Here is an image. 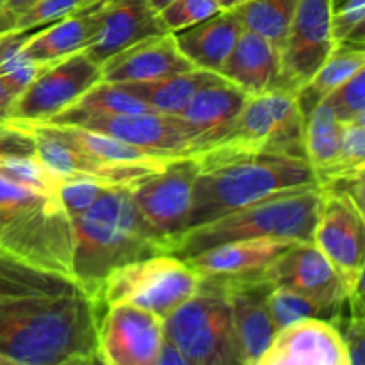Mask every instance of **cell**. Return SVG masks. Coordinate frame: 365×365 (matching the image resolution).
<instances>
[{
	"label": "cell",
	"instance_id": "6da1fadb",
	"mask_svg": "<svg viewBox=\"0 0 365 365\" xmlns=\"http://www.w3.org/2000/svg\"><path fill=\"white\" fill-rule=\"evenodd\" d=\"M98 303L78 289L0 302V355L20 365H61L98 348Z\"/></svg>",
	"mask_w": 365,
	"mask_h": 365
},
{
	"label": "cell",
	"instance_id": "7a4b0ae2",
	"mask_svg": "<svg viewBox=\"0 0 365 365\" xmlns=\"http://www.w3.org/2000/svg\"><path fill=\"white\" fill-rule=\"evenodd\" d=\"M71 280L98 303L103 280L113 271L163 255L130 196V187H109L84 214L71 217Z\"/></svg>",
	"mask_w": 365,
	"mask_h": 365
},
{
	"label": "cell",
	"instance_id": "3957f363",
	"mask_svg": "<svg viewBox=\"0 0 365 365\" xmlns=\"http://www.w3.org/2000/svg\"><path fill=\"white\" fill-rule=\"evenodd\" d=\"M189 230L287 191L317 187L309 163L284 155H241L196 160ZM187 230V232H189Z\"/></svg>",
	"mask_w": 365,
	"mask_h": 365
},
{
	"label": "cell",
	"instance_id": "277c9868",
	"mask_svg": "<svg viewBox=\"0 0 365 365\" xmlns=\"http://www.w3.org/2000/svg\"><path fill=\"white\" fill-rule=\"evenodd\" d=\"M0 252L71 280V221L57 196L0 177Z\"/></svg>",
	"mask_w": 365,
	"mask_h": 365
},
{
	"label": "cell",
	"instance_id": "5b68a950",
	"mask_svg": "<svg viewBox=\"0 0 365 365\" xmlns=\"http://www.w3.org/2000/svg\"><path fill=\"white\" fill-rule=\"evenodd\" d=\"M321 205L319 187L280 192L182 235L170 255L185 260L214 246L252 239L309 242Z\"/></svg>",
	"mask_w": 365,
	"mask_h": 365
},
{
	"label": "cell",
	"instance_id": "8992f818",
	"mask_svg": "<svg viewBox=\"0 0 365 365\" xmlns=\"http://www.w3.org/2000/svg\"><path fill=\"white\" fill-rule=\"evenodd\" d=\"M262 153L305 160L303 116L294 95L284 89L248 96L230 132L195 159L214 160Z\"/></svg>",
	"mask_w": 365,
	"mask_h": 365
},
{
	"label": "cell",
	"instance_id": "52a82bcc",
	"mask_svg": "<svg viewBox=\"0 0 365 365\" xmlns=\"http://www.w3.org/2000/svg\"><path fill=\"white\" fill-rule=\"evenodd\" d=\"M163 324L166 342L192 365H246L227 294L209 278Z\"/></svg>",
	"mask_w": 365,
	"mask_h": 365
},
{
	"label": "cell",
	"instance_id": "ba28073f",
	"mask_svg": "<svg viewBox=\"0 0 365 365\" xmlns=\"http://www.w3.org/2000/svg\"><path fill=\"white\" fill-rule=\"evenodd\" d=\"M200 282L185 260L163 253L113 271L103 280L98 302L138 307L164 321L198 292Z\"/></svg>",
	"mask_w": 365,
	"mask_h": 365
},
{
	"label": "cell",
	"instance_id": "9c48e42d",
	"mask_svg": "<svg viewBox=\"0 0 365 365\" xmlns=\"http://www.w3.org/2000/svg\"><path fill=\"white\" fill-rule=\"evenodd\" d=\"M196 175L198 163L195 157H177L130 187L139 216L166 253H171L189 230Z\"/></svg>",
	"mask_w": 365,
	"mask_h": 365
},
{
	"label": "cell",
	"instance_id": "30bf717a",
	"mask_svg": "<svg viewBox=\"0 0 365 365\" xmlns=\"http://www.w3.org/2000/svg\"><path fill=\"white\" fill-rule=\"evenodd\" d=\"M45 123L100 132L159 159L195 157L198 153L195 138L180 116L160 113L102 114L66 109Z\"/></svg>",
	"mask_w": 365,
	"mask_h": 365
},
{
	"label": "cell",
	"instance_id": "8fae6325",
	"mask_svg": "<svg viewBox=\"0 0 365 365\" xmlns=\"http://www.w3.org/2000/svg\"><path fill=\"white\" fill-rule=\"evenodd\" d=\"M102 81V66L82 52L46 64L38 77L14 98L9 120L45 123L73 106Z\"/></svg>",
	"mask_w": 365,
	"mask_h": 365
},
{
	"label": "cell",
	"instance_id": "7c38bea8",
	"mask_svg": "<svg viewBox=\"0 0 365 365\" xmlns=\"http://www.w3.org/2000/svg\"><path fill=\"white\" fill-rule=\"evenodd\" d=\"M331 0H298L284 45L278 50L277 89L294 95L334 52Z\"/></svg>",
	"mask_w": 365,
	"mask_h": 365
},
{
	"label": "cell",
	"instance_id": "4fadbf2b",
	"mask_svg": "<svg viewBox=\"0 0 365 365\" xmlns=\"http://www.w3.org/2000/svg\"><path fill=\"white\" fill-rule=\"evenodd\" d=\"M9 120V118H7ZM20 127L31 132L36 141V157L56 175L57 178H89L109 187H134L148 175L163 170L170 160L157 163H113L91 155L64 139L57 138L45 123L16 121Z\"/></svg>",
	"mask_w": 365,
	"mask_h": 365
},
{
	"label": "cell",
	"instance_id": "5bb4252c",
	"mask_svg": "<svg viewBox=\"0 0 365 365\" xmlns=\"http://www.w3.org/2000/svg\"><path fill=\"white\" fill-rule=\"evenodd\" d=\"M164 324L132 305L107 307L98 323V351L103 365H157L164 346Z\"/></svg>",
	"mask_w": 365,
	"mask_h": 365
},
{
	"label": "cell",
	"instance_id": "9a60e30c",
	"mask_svg": "<svg viewBox=\"0 0 365 365\" xmlns=\"http://www.w3.org/2000/svg\"><path fill=\"white\" fill-rule=\"evenodd\" d=\"M365 220L351 202L321 192L312 242L337 269L348 289L364 278Z\"/></svg>",
	"mask_w": 365,
	"mask_h": 365
},
{
	"label": "cell",
	"instance_id": "2e32d148",
	"mask_svg": "<svg viewBox=\"0 0 365 365\" xmlns=\"http://www.w3.org/2000/svg\"><path fill=\"white\" fill-rule=\"evenodd\" d=\"M274 287H285L307 296L334 314L346 302V284L321 250L309 242H294L266 269Z\"/></svg>",
	"mask_w": 365,
	"mask_h": 365
},
{
	"label": "cell",
	"instance_id": "e0dca14e",
	"mask_svg": "<svg viewBox=\"0 0 365 365\" xmlns=\"http://www.w3.org/2000/svg\"><path fill=\"white\" fill-rule=\"evenodd\" d=\"M216 282L230 303L232 321L246 365L260 359L277 335L269 310V292L274 287L264 273L239 278H209Z\"/></svg>",
	"mask_w": 365,
	"mask_h": 365
},
{
	"label": "cell",
	"instance_id": "ac0fdd59",
	"mask_svg": "<svg viewBox=\"0 0 365 365\" xmlns=\"http://www.w3.org/2000/svg\"><path fill=\"white\" fill-rule=\"evenodd\" d=\"M160 34L170 32L148 0H102L98 31L84 53L102 66L121 50Z\"/></svg>",
	"mask_w": 365,
	"mask_h": 365
},
{
	"label": "cell",
	"instance_id": "d6986e66",
	"mask_svg": "<svg viewBox=\"0 0 365 365\" xmlns=\"http://www.w3.org/2000/svg\"><path fill=\"white\" fill-rule=\"evenodd\" d=\"M253 365H349L337 328L327 321L307 319L277 331Z\"/></svg>",
	"mask_w": 365,
	"mask_h": 365
},
{
	"label": "cell",
	"instance_id": "ffe728a7",
	"mask_svg": "<svg viewBox=\"0 0 365 365\" xmlns=\"http://www.w3.org/2000/svg\"><path fill=\"white\" fill-rule=\"evenodd\" d=\"M196 70L178 50L173 34L146 38L121 50L102 64V81L113 84L153 82Z\"/></svg>",
	"mask_w": 365,
	"mask_h": 365
},
{
	"label": "cell",
	"instance_id": "44dd1931",
	"mask_svg": "<svg viewBox=\"0 0 365 365\" xmlns=\"http://www.w3.org/2000/svg\"><path fill=\"white\" fill-rule=\"evenodd\" d=\"M246 98L248 95L245 91L221 75H216L196 93L178 116L195 138L198 153L216 145L230 132Z\"/></svg>",
	"mask_w": 365,
	"mask_h": 365
},
{
	"label": "cell",
	"instance_id": "7402d4cb",
	"mask_svg": "<svg viewBox=\"0 0 365 365\" xmlns=\"http://www.w3.org/2000/svg\"><path fill=\"white\" fill-rule=\"evenodd\" d=\"M100 6L102 0L82 6L61 20L38 29L18 50L38 64H52L71 53L82 52L91 45L98 31Z\"/></svg>",
	"mask_w": 365,
	"mask_h": 365
},
{
	"label": "cell",
	"instance_id": "603a6c76",
	"mask_svg": "<svg viewBox=\"0 0 365 365\" xmlns=\"http://www.w3.org/2000/svg\"><path fill=\"white\" fill-rule=\"evenodd\" d=\"M294 242L277 239H252L214 246L185 262L200 278H239L264 273Z\"/></svg>",
	"mask_w": 365,
	"mask_h": 365
},
{
	"label": "cell",
	"instance_id": "cb8c5ba5",
	"mask_svg": "<svg viewBox=\"0 0 365 365\" xmlns=\"http://www.w3.org/2000/svg\"><path fill=\"white\" fill-rule=\"evenodd\" d=\"M241 32L242 25L239 18L234 11L227 9L192 27L173 32V38L182 56L196 70L220 73Z\"/></svg>",
	"mask_w": 365,
	"mask_h": 365
},
{
	"label": "cell",
	"instance_id": "d4e9b609",
	"mask_svg": "<svg viewBox=\"0 0 365 365\" xmlns=\"http://www.w3.org/2000/svg\"><path fill=\"white\" fill-rule=\"evenodd\" d=\"M217 75L237 86L248 96L277 89L278 50L259 34L242 29Z\"/></svg>",
	"mask_w": 365,
	"mask_h": 365
},
{
	"label": "cell",
	"instance_id": "484cf974",
	"mask_svg": "<svg viewBox=\"0 0 365 365\" xmlns=\"http://www.w3.org/2000/svg\"><path fill=\"white\" fill-rule=\"evenodd\" d=\"M362 68H365L364 46H335L330 57L323 63V66L310 77L309 82H305L294 93L296 103H298V109L302 113L303 121L312 113L314 107L324 102L327 96L334 89H337L342 82L348 81L349 77H353Z\"/></svg>",
	"mask_w": 365,
	"mask_h": 365
},
{
	"label": "cell",
	"instance_id": "4316f807",
	"mask_svg": "<svg viewBox=\"0 0 365 365\" xmlns=\"http://www.w3.org/2000/svg\"><path fill=\"white\" fill-rule=\"evenodd\" d=\"M217 73L205 70H189L153 82L139 84H118L138 96L152 110L168 116H178L189 106L196 93L209 84Z\"/></svg>",
	"mask_w": 365,
	"mask_h": 365
},
{
	"label": "cell",
	"instance_id": "83f0119b",
	"mask_svg": "<svg viewBox=\"0 0 365 365\" xmlns=\"http://www.w3.org/2000/svg\"><path fill=\"white\" fill-rule=\"evenodd\" d=\"M342 123L335 118L327 102L314 107L312 113L303 121V139H305V160L316 175L319 184L328 177L337 164L341 152Z\"/></svg>",
	"mask_w": 365,
	"mask_h": 365
},
{
	"label": "cell",
	"instance_id": "f1b7e54d",
	"mask_svg": "<svg viewBox=\"0 0 365 365\" xmlns=\"http://www.w3.org/2000/svg\"><path fill=\"white\" fill-rule=\"evenodd\" d=\"M296 6L298 0H245L232 11L242 29L255 32L280 50L294 18Z\"/></svg>",
	"mask_w": 365,
	"mask_h": 365
},
{
	"label": "cell",
	"instance_id": "f546056e",
	"mask_svg": "<svg viewBox=\"0 0 365 365\" xmlns=\"http://www.w3.org/2000/svg\"><path fill=\"white\" fill-rule=\"evenodd\" d=\"M78 289L68 278L34 269L0 252V302L32 294H57Z\"/></svg>",
	"mask_w": 365,
	"mask_h": 365
},
{
	"label": "cell",
	"instance_id": "4dcf8cb0",
	"mask_svg": "<svg viewBox=\"0 0 365 365\" xmlns=\"http://www.w3.org/2000/svg\"><path fill=\"white\" fill-rule=\"evenodd\" d=\"M57 138L64 139L70 145L77 146V148L84 150V152L91 153V155L100 157V159L113 160V163H157V160H166L153 157L150 153L143 152V150L134 148V146L121 143L118 139L110 138V135L100 134V132L86 130V128L70 127V125H53L45 123Z\"/></svg>",
	"mask_w": 365,
	"mask_h": 365
},
{
	"label": "cell",
	"instance_id": "1f68e13d",
	"mask_svg": "<svg viewBox=\"0 0 365 365\" xmlns=\"http://www.w3.org/2000/svg\"><path fill=\"white\" fill-rule=\"evenodd\" d=\"M269 310L271 317H273L274 328L282 330L285 327L298 323V321L307 319H317L327 321V323L334 324L337 321V314L330 312L324 307L317 305L307 296L298 294V292L291 291L285 287H273L269 292Z\"/></svg>",
	"mask_w": 365,
	"mask_h": 365
},
{
	"label": "cell",
	"instance_id": "d6a6232c",
	"mask_svg": "<svg viewBox=\"0 0 365 365\" xmlns=\"http://www.w3.org/2000/svg\"><path fill=\"white\" fill-rule=\"evenodd\" d=\"M68 109L82 110V113L102 114H134V113H155L145 102L132 95L130 91L113 82L100 81L86 91L77 102Z\"/></svg>",
	"mask_w": 365,
	"mask_h": 365
},
{
	"label": "cell",
	"instance_id": "836d02e7",
	"mask_svg": "<svg viewBox=\"0 0 365 365\" xmlns=\"http://www.w3.org/2000/svg\"><path fill=\"white\" fill-rule=\"evenodd\" d=\"M0 177L21 187L56 196L59 178L41 163L32 157H0Z\"/></svg>",
	"mask_w": 365,
	"mask_h": 365
},
{
	"label": "cell",
	"instance_id": "e575fe53",
	"mask_svg": "<svg viewBox=\"0 0 365 365\" xmlns=\"http://www.w3.org/2000/svg\"><path fill=\"white\" fill-rule=\"evenodd\" d=\"M330 25L335 45L364 46L365 0H331Z\"/></svg>",
	"mask_w": 365,
	"mask_h": 365
},
{
	"label": "cell",
	"instance_id": "d590c367",
	"mask_svg": "<svg viewBox=\"0 0 365 365\" xmlns=\"http://www.w3.org/2000/svg\"><path fill=\"white\" fill-rule=\"evenodd\" d=\"M324 102L342 125L365 121V68L334 89Z\"/></svg>",
	"mask_w": 365,
	"mask_h": 365
},
{
	"label": "cell",
	"instance_id": "8d00e7d4",
	"mask_svg": "<svg viewBox=\"0 0 365 365\" xmlns=\"http://www.w3.org/2000/svg\"><path fill=\"white\" fill-rule=\"evenodd\" d=\"M221 11L225 9L217 0H173L159 11V18L166 32L173 34L200 21L209 20Z\"/></svg>",
	"mask_w": 365,
	"mask_h": 365
},
{
	"label": "cell",
	"instance_id": "74e56055",
	"mask_svg": "<svg viewBox=\"0 0 365 365\" xmlns=\"http://www.w3.org/2000/svg\"><path fill=\"white\" fill-rule=\"evenodd\" d=\"M365 168V121L359 123L342 125L341 152H339L337 164L328 173L327 178L319 182L330 180L335 177H346V175L362 173ZM317 184V185H319Z\"/></svg>",
	"mask_w": 365,
	"mask_h": 365
},
{
	"label": "cell",
	"instance_id": "f35d334b",
	"mask_svg": "<svg viewBox=\"0 0 365 365\" xmlns=\"http://www.w3.org/2000/svg\"><path fill=\"white\" fill-rule=\"evenodd\" d=\"M109 189V185L98 184L89 178H59L56 196L66 216L77 217L84 214L96 200Z\"/></svg>",
	"mask_w": 365,
	"mask_h": 365
},
{
	"label": "cell",
	"instance_id": "ab89813d",
	"mask_svg": "<svg viewBox=\"0 0 365 365\" xmlns=\"http://www.w3.org/2000/svg\"><path fill=\"white\" fill-rule=\"evenodd\" d=\"M82 6H84L82 0H36L29 9H25L20 16H16L13 31H36V29L45 27L52 21L61 20Z\"/></svg>",
	"mask_w": 365,
	"mask_h": 365
},
{
	"label": "cell",
	"instance_id": "60d3db41",
	"mask_svg": "<svg viewBox=\"0 0 365 365\" xmlns=\"http://www.w3.org/2000/svg\"><path fill=\"white\" fill-rule=\"evenodd\" d=\"M46 64H38L25 57L18 48L7 53L0 59V78L4 84L14 93V96L20 95Z\"/></svg>",
	"mask_w": 365,
	"mask_h": 365
},
{
	"label": "cell",
	"instance_id": "b9f144b4",
	"mask_svg": "<svg viewBox=\"0 0 365 365\" xmlns=\"http://www.w3.org/2000/svg\"><path fill=\"white\" fill-rule=\"evenodd\" d=\"M344 342L349 365H365V319L360 314H351L342 305L334 323Z\"/></svg>",
	"mask_w": 365,
	"mask_h": 365
},
{
	"label": "cell",
	"instance_id": "7bdbcfd3",
	"mask_svg": "<svg viewBox=\"0 0 365 365\" xmlns=\"http://www.w3.org/2000/svg\"><path fill=\"white\" fill-rule=\"evenodd\" d=\"M36 155L34 135L13 120H0V157Z\"/></svg>",
	"mask_w": 365,
	"mask_h": 365
},
{
	"label": "cell",
	"instance_id": "ee69618b",
	"mask_svg": "<svg viewBox=\"0 0 365 365\" xmlns=\"http://www.w3.org/2000/svg\"><path fill=\"white\" fill-rule=\"evenodd\" d=\"M36 0H2V11H0V34L14 32L13 24L16 16H20L25 9L34 4Z\"/></svg>",
	"mask_w": 365,
	"mask_h": 365
},
{
	"label": "cell",
	"instance_id": "f6af8a7d",
	"mask_svg": "<svg viewBox=\"0 0 365 365\" xmlns=\"http://www.w3.org/2000/svg\"><path fill=\"white\" fill-rule=\"evenodd\" d=\"M157 365H192V364L189 362V360L185 359V356L182 355L177 348H173L170 342L164 341L163 351H160L159 364Z\"/></svg>",
	"mask_w": 365,
	"mask_h": 365
},
{
	"label": "cell",
	"instance_id": "bcb514c9",
	"mask_svg": "<svg viewBox=\"0 0 365 365\" xmlns=\"http://www.w3.org/2000/svg\"><path fill=\"white\" fill-rule=\"evenodd\" d=\"M14 93L7 88L6 84L2 82L0 78V120H6L9 116V109H11V103L14 102Z\"/></svg>",
	"mask_w": 365,
	"mask_h": 365
},
{
	"label": "cell",
	"instance_id": "7dc6e473",
	"mask_svg": "<svg viewBox=\"0 0 365 365\" xmlns=\"http://www.w3.org/2000/svg\"><path fill=\"white\" fill-rule=\"evenodd\" d=\"M38 31V29H36ZM36 31H21V32H6V34H0V50L6 48V46L13 45L16 41H25L32 32Z\"/></svg>",
	"mask_w": 365,
	"mask_h": 365
},
{
	"label": "cell",
	"instance_id": "c3c4849f",
	"mask_svg": "<svg viewBox=\"0 0 365 365\" xmlns=\"http://www.w3.org/2000/svg\"><path fill=\"white\" fill-rule=\"evenodd\" d=\"M61 365H103V362L102 359H100L98 351H95V353H89V355L75 356V359H70L68 362Z\"/></svg>",
	"mask_w": 365,
	"mask_h": 365
},
{
	"label": "cell",
	"instance_id": "681fc988",
	"mask_svg": "<svg viewBox=\"0 0 365 365\" xmlns=\"http://www.w3.org/2000/svg\"><path fill=\"white\" fill-rule=\"evenodd\" d=\"M217 2H220V6L227 11V9H234L235 6H239V4L245 2V0H217Z\"/></svg>",
	"mask_w": 365,
	"mask_h": 365
},
{
	"label": "cell",
	"instance_id": "f907efd6",
	"mask_svg": "<svg viewBox=\"0 0 365 365\" xmlns=\"http://www.w3.org/2000/svg\"><path fill=\"white\" fill-rule=\"evenodd\" d=\"M148 2H150V6H152L153 9L159 13L160 9H164V7H166L170 2H173V0H148Z\"/></svg>",
	"mask_w": 365,
	"mask_h": 365
},
{
	"label": "cell",
	"instance_id": "816d5d0a",
	"mask_svg": "<svg viewBox=\"0 0 365 365\" xmlns=\"http://www.w3.org/2000/svg\"><path fill=\"white\" fill-rule=\"evenodd\" d=\"M0 365H20V364L13 362V360H9V359H6V356L0 355Z\"/></svg>",
	"mask_w": 365,
	"mask_h": 365
},
{
	"label": "cell",
	"instance_id": "f5cc1de1",
	"mask_svg": "<svg viewBox=\"0 0 365 365\" xmlns=\"http://www.w3.org/2000/svg\"><path fill=\"white\" fill-rule=\"evenodd\" d=\"M84 2V6H89V4H95V2H100V0H82Z\"/></svg>",
	"mask_w": 365,
	"mask_h": 365
},
{
	"label": "cell",
	"instance_id": "db71d44e",
	"mask_svg": "<svg viewBox=\"0 0 365 365\" xmlns=\"http://www.w3.org/2000/svg\"><path fill=\"white\" fill-rule=\"evenodd\" d=\"M0 11H2V0H0Z\"/></svg>",
	"mask_w": 365,
	"mask_h": 365
}]
</instances>
